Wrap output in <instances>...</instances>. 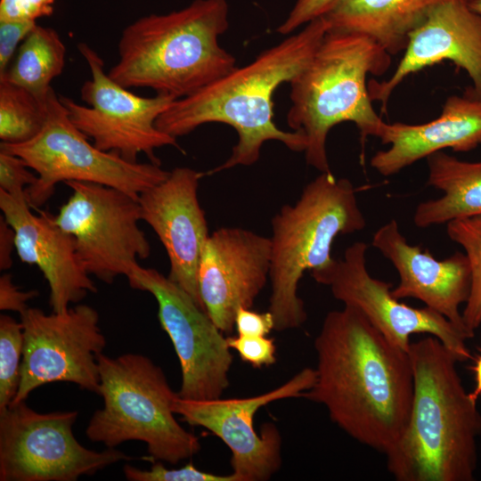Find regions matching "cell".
Segmentation results:
<instances>
[{
    "label": "cell",
    "mask_w": 481,
    "mask_h": 481,
    "mask_svg": "<svg viewBox=\"0 0 481 481\" xmlns=\"http://www.w3.org/2000/svg\"><path fill=\"white\" fill-rule=\"evenodd\" d=\"M0 208L14 230L20 261L37 265L47 281L53 312H64L97 291L77 257L73 237L55 223L54 216L33 214L25 191L9 194L0 190Z\"/></svg>",
    "instance_id": "d6986e66"
},
{
    "label": "cell",
    "mask_w": 481,
    "mask_h": 481,
    "mask_svg": "<svg viewBox=\"0 0 481 481\" xmlns=\"http://www.w3.org/2000/svg\"><path fill=\"white\" fill-rule=\"evenodd\" d=\"M99 395L103 407L91 417L86 435L107 448L128 441L143 442L155 461L176 464L200 451V439L175 417L179 396L163 370L149 357L125 354L98 356Z\"/></svg>",
    "instance_id": "52a82bcc"
},
{
    "label": "cell",
    "mask_w": 481,
    "mask_h": 481,
    "mask_svg": "<svg viewBox=\"0 0 481 481\" xmlns=\"http://www.w3.org/2000/svg\"><path fill=\"white\" fill-rule=\"evenodd\" d=\"M338 0H296L289 15L277 28V32L289 35L302 25L324 16Z\"/></svg>",
    "instance_id": "1f68e13d"
},
{
    "label": "cell",
    "mask_w": 481,
    "mask_h": 481,
    "mask_svg": "<svg viewBox=\"0 0 481 481\" xmlns=\"http://www.w3.org/2000/svg\"><path fill=\"white\" fill-rule=\"evenodd\" d=\"M30 167L19 156L0 149V190L17 194L37 180Z\"/></svg>",
    "instance_id": "f546056e"
},
{
    "label": "cell",
    "mask_w": 481,
    "mask_h": 481,
    "mask_svg": "<svg viewBox=\"0 0 481 481\" xmlns=\"http://www.w3.org/2000/svg\"><path fill=\"white\" fill-rule=\"evenodd\" d=\"M443 61H451L464 69L473 83L470 90L481 97V13L466 0L438 5L410 34L404 56L392 76L368 84L371 100L379 102L384 111L392 93L405 77Z\"/></svg>",
    "instance_id": "ac0fdd59"
},
{
    "label": "cell",
    "mask_w": 481,
    "mask_h": 481,
    "mask_svg": "<svg viewBox=\"0 0 481 481\" xmlns=\"http://www.w3.org/2000/svg\"><path fill=\"white\" fill-rule=\"evenodd\" d=\"M66 47L57 31L37 24L0 80L23 87L45 101L51 82L63 71Z\"/></svg>",
    "instance_id": "cb8c5ba5"
},
{
    "label": "cell",
    "mask_w": 481,
    "mask_h": 481,
    "mask_svg": "<svg viewBox=\"0 0 481 481\" xmlns=\"http://www.w3.org/2000/svg\"><path fill=\"white\" fill-rule=\"evenodd\" d=\"M330 29L324 16L262 53L200 91L175 100L157 118L160 131L177 138L208 123L233 127L238 142L231 156L206 175L236 166H251L263 144L279 141L293 151H305L307 139L300 131H284L273 122V95L309 62Z\"/></svg>",
    "instance_id": "7a4b0ae2"
},
{
    "label": "cell",
    "mask_w": 481,
    "mask_h": 481,
    "mask_svg": "<svg viewBox=\"0 0 481 481\" xmlns=\"http://www.w3.org/2000/svg\"><path fill=\"white\" fill-rule=\"evenodd\" d=\"M378 138L389 147L377 151L371 166L383 176L444 149L472 151L481 145V97L468 87L462 94L447 97L436 118L417 125L384 122Z\"/></svg>",
    "instance_id": "44dd1931"
},
{
    "label": "cell",
    "mask_w": 481,
    "mask_h": 481,
    "mask_svg": "<svg viewBox=\"0 0 481 481\" xmlns=\"http://www.w3.org/2000/svg\"><path fill=\"white\" fill-rule=\"evenodd\" d=\"M55 0H0V20H32L49 17Z\"/></svg>",
    "instance_id": "d6a6232c"
},
{
    "label": "cell",
    "mask_w": 481,
    "mask_h": 481,
    "mask_svg": "<svg viewBox=\"0 0 481 481\" xmlns=\"http://www.w3.org/2000/svg\"><path fill=\"white\" fill-rule=\"evenodd\" d=\"M316 379L303 397L359 443L386 453L411 412L409 353L389 342L356 307L329 312L314 339Z\"/></svg>",
    "instance_id": "6da1fadb"
},
{
    "label": "cell",
    "mask_w": 481,
    "mask_h": 481,
    "mask_svg": "<svg viewBox=\"0 0 481 481\" xmlns=\"http://www.w3.org/2000/svg\"><path fill=\"white\" fill-rule=\"evenodd\" d=\"M446 232L452 241L463 248L469 263L470 292L462 318L474 336L481 326V216L452 220L446 224Z\"/></svg>",
    "instance_id": "484cf974"
},
{
    "label": "cell",
    "mask_w": 481,
    "mask_h": 481,
    "mask_svg": "<svg viewBox=\"0 0 481 481\" xmlns=\"http://www.w3.org/2000/svg\"><path fill=\"white\" fill-rule=\"evenodd\" d=\"M227 344L238 353L242 361L255 368L270 366L276 363V346L272 338L238 334L235 337H227Z\"/></svg>",
    "instance_id": "f1b7e54d"
},
{
    "label": "cell",
    "mask_w": 481,
    "mask_h": 481,
    "mask_svg": "<svg viewBox=\"0 0 481 481\" xmlns=\"http://www.w3.org/2000/svg\"><path fill=\"white\" fill-rule=\"evenodd\" d=\"M235 330L239 335L267 336L274 330L273 317L269 311L258 313L241 307L235 316Z\"/></svg>",
    "instance_id": "836d02e7"
},
{
    "label": "cell",
    "mask_w": 481,
    "mask_h": 481,
    "mask_svg": "<svg viewBox=\"0 0 481 481\" xmlns=\"http://www.w3.org/2000/svg\"><path fill=\"white\" fill-rule=\"evenodd\" d=\"M472 370L475 373L476 384L469 395L474 401L477 402L478 397L481 395V355L477 358Z\"/></svg>",
    "instance_id": "8d00e7d4"
},
{
    "label": "cell",
    "mask_w": 481,
    "mask_h": 481,
    "mask_svg": "<svg viewBox=\"0 0 481 481\" xmlns=\"http://www.w3.org/2000/svg\"><path fill=\"white\" fill-rule=\"evenodd\" d=\"M226 0H194L180 10L138 18L122 31L109 76L126 88L144 87L175 100L236 68L218 38L229 27Z\"/></svg>",
    "instance_id": "277c9868"
},
{
    "label": "cell",
    "mask_w": 481,
    "mask_h": 481,
    "mask_svg": "<svg viewBox=\"0 0 481 481\" xmlns=\"http://www.w3.org/2000/svg\"><path fill=\"white\" fill-rule=\"evenodd\" d=\"M203 175L190 167H175L164 181L142 192L138 202L142 220L155 232L167 252V277L205 310L198 282L200 260L209 236L198 197Z\"/></svg>",
    "instance_id": "e0dca14e"
},
{
    "label": "cell",
    "mask_w": 481,
    "mask_h": 481,
    "mask_svg": "<svg viewBox=\"0 0 481 481\" xmlns=\"http://www.w3.org/2000/svg\"><path fill=\"white\" fill-rule=\"evenodd\" d=\"M366 225L355 189L346 178L321 173L308 183L294 204L272 219L271 296L268 311L278 331L297 329L307 319L298 283L306 271L329 265L337 236Z\"/></svg>",
    "instance_id": "8992f818"
},
{
    "label": "cell",
    "mask_w": 481,
    "mask_h": 481,
    "mask_svg": "<svg viewBox=\"0 0 481 481\" xmlns=\"http://www.w3.org/2000/svg\"><path fill=\"white\" fill-rule=\"evenodd\" d=\"M426 159L427 185L442 191L444 195L420 203L413 215L414 224L427 228L481 216V161L461 160L442 151Z\"/></svg>",
    "instance_id": "603a6c76"
},
{
    "label": "cell",
    "mask_w": 481,
    "mask_h": 481,
    "mask_svg": "<svg viewBox=\"0 0 481 481\" xmlns=\"http://www.w3.org/2000/svg\"><path fill=\"white\" fill-rule=\"evenodd\" d=\"M72 194L54 216L55 223L75 241L77 257L89 275L111 284L119 275L130 276L151 254L139 227L138 199L95 183H64Z\"/></svg>",
    "instance_id": "8fae6325"
},
{
    "label": "cell",
    "mask_w": 481,
    "mask_h": 481,
    "mask_svg": "<svg viewBox=\"0 0 481 481\" xmlns=\"http://www.w3.org/2000/svg\"><path fill=\"white\" fill-rule=\"evenodd\" d=\"M315 379V369L307 367L264 394L213 400H188L178 396L173 411L188 424L205 428L224 442L231 452L232 473L240 481H265L281 468V436L271 422L265 423L258 434L254 427V417L260 408L270 403L303 396Z\"/></svg>",
    "instance_id": "9a60e30c"
},
{
    "label": "cell",
    "mask_w": 481,
    "mask_h": 481,
    "mask_svg": "<svg viewBox=\"0 0 481 481\" xmlns=\"http://www.w3.org/2000/svg\"><path fill=\"white\" fill-rule=\"evenodd\" d=\"M469 4L475 12L481 13V0H469Z\"/></svg>",
    "instance_id": "74e56055"
},
{
    "label": "cell",
    "mask_w": 481,
    "mask_h": 481,
    "mask_svg": "<svg viewBox=\"0 0 481 481\" xmlns=\"http://www.w3.org/2000/svg\"><path fill=\"white\" fill-rule=\"evenodd\" d=\"M77 412H38L26 401L0 412L1 481H76L131 457L115 448L97 452L73 434Z\"/></svg>",
    "instance_id": "9c48e42d"
},
{
    "label": "cell",
    "mask_w": 481,
    "mask_h": 481,
    "mask_svg": "<svg viewBox=\"0 0 481 481\" xmlns=\"http://www.w3.org/2000/svg\"><path fill=\"white\" fill-rule=\"evenodd\" d=\"M38 296L37 290L22 291L12 281L9 273L0 277V309L13 311L20 315L29 308L28 302Z\"/></svg>",
    "instance_id": "e575fe53"
},
{
    "label": "cell",
    "mask_w": 481,
    "mask_h": 481,
    "mask_svg": "<svg viewBox=\"0 0 481 481\" xmlns=\"http://www.w3.org/2000/svg\"><path fill=\"white\" fill-rule=\"evenodd\" d=\"M123 473L130 481H240L233 473L216 475L200 470L192 463L178 469H167L163 463L155 462L148 469L125 464Z\"/></svg>",
    "instance_id": "83f0119b"
},
{
    "label": "cell",
    "mask_w": 481,
    "mask_h": 481,
    "mask_svg": "<svg viewBox=\"0 0 481 481\" xmlns=\"http://www.w3.org/2000/svg\"><path fill=\"white\" fill-rule=\"evenodd\" d=\"M391 54L370 37L329 29L309 62L289 82L291 107L287 123L307 139L306 163L331 172L327 154L330 130L352 122L362 140L378 137L384 121L372 106L366 78L381 76Z\"/></svg>",
    "instance_id": "5b68a950"
},
{
    "label": "cell",
    "mask_w": 481,
    "mask_h": 481,
    "mask_svg": "<svg viewBox=\"0 0 481 481\" xmlns=\"http://www.w3.org/2000/svg\"><path fill=\"white\" fill-rule=\"evenodd\" d=\"M46 118L45 100L0 80L1 143L20 144L34 139L44 128Z\"/></svg>",
    "instance_id": "d4e9b609"
},
{
    "label": "cell",
    "mask_w": 481,
    "mask_h": 481,
    "mask_svg": "<svg viewBox=\"0 0 481 481\" xmlns=\"http://www.w3.org/2000/svg\"><path fill=\"white\" fill-rule=\"evenodd\" d=\"M91 73L80 89L85 104L59 95L70 121L98 149L113 152L130 162L140 154L160 164L155 151L164 146L179 148L176 138L156 126L157 118L175 100L156 94L143 97L114 81L104 69V61L91 46L77 45Z\"/></svg>",
    "instance_id": "30bf717a"
},
{
    "label": "cell",
    "mask_w": 481,
    "mask_h": 481,
    "mask_svg": "<svg viewBox=\"0 0 481 481\" xmlns=\"http://www.w3.org/2000/svg\"><path fill=\"white\" fill-rule=\"evenodd\" d=\"M24 335L21 322L0 315V412L13 401L20 380Z\"/></svg>",
    "instance_id": "4316f807"
},
{
    "label": "cell",
    "mask_w": 481,
    "mask_h": 481,
    "mask_svg": "<svg viewBox=\"0 0 481 481\" xmlns=\"http://www.w3.org/2000/svg\"><path fill=\"white\" fill-rule=\"evenodd\" d=\"M45 126L34 139L20 144H0L1 150L20 157L37 174V182L25 189L30 208L43 206L60 182L100 183L138 199L168 176L170 171L160 164L130 162L90 143L70 121L53 87L45 98Z\"/></svg>",
    "instance_id": "ba28073f"
},
{
    "label": "cell",
    "mask_w": 481,
    "mask_h": 481,
    "mask_svg": "<svg viewBox=\"0 0 481 481\" xmlns=\"http://www.w3.org/2000/svg\"><path fill=\"white\" fill-rule=\"evenodd\" d=\"M410 415L385 453L397 481H472L477 465L481 412L465 390L456 356L436 337L412 342Z\"/></svg>",
    "instance_id": "3957f363"
},
{
    "label": "cell",
    "mask_w": 481,
    "mask_h": 481,
    "mask_svg": "<svg viewBox=\"0 0 481 481\" xmlns=\"http://www.w3.org/2000/svg\"><path fill=\"white\" fill-rule=\"evenodd\" d=\"M368 246L356 241L347 247L342 259L311 271L320 284L329 286L333 297L358 308L393 345L409 352L410 337L425 333L438 338L458 359H472L468 337L447 318L425 306L416 308L400 302L391 292L392 284L375 279L366 267Z\"/></svg>",
    "instance_id": "5bb4252c"
},
{
    "label": "cell",
    "mask_w": 481,
    "mask_h": 481,
    "mask_svg": "<svg viewBox=\"0 0 481 481\" xmlns=\"http://www.w3.org/2000/svg\"><path fill=\"white\" fill-rule=\"evenodd\" d=\"M372 246L387 258L399 274V283L392 295L412 298L447 318L468 338L474 336L466 328L460 306L470 292L471 273L465 253L455 252L437 260L428 250L408 243L395 219L380 226L373 234Z\"/></svg>",
    "instance_id": "ffe728a7"
},
{
    "label": "cell",
    "mask_w": 481,
    "mask_h": 481,
    "mask_svg": "<svg viewBox=\"0 0 481 481\" xmlns=\"http://www.w3.org/2000/svg\"><path fill=\"white\" fill-rule=\"evenodd\" d=\"M99 321L98 312L85 304L51 314L29 307L20 315L23 356L19 388L11 404L26 401L36 388L56 381L99 395L98 356L106 346Z\"/></svg>",
    "instance_id": "7c38bea8"
},
{
    "label": "cell",
    "mask_w": 481,
    "mask_h": 481,
    "mask_svg": "<svg viewBox=\"0 0 481 481\" xmlns=\"http://www.w3.org/2000/svg\"><path fill=\"white\" fill-rule=\"evenodd\" d=\"M271 239L240 227H221L209 234L198 270L205 310L224 333L235 329L241 308H251L271 268Z\"/></svg>",
    "instance_id": "2e32d148"
},
{
    "label": "cell",
    "mask_w": 481,
    "mask_h": 481,
    "mask_svg": "<svg viewBox=\"0 0 481 481\" xmlns=\"http://www.w3.org/2000/svg\"><path fill=\"white\" fill-rule=\"evenodd\" d=\"M15 232L4 216L0 218V269L8 270L12 264V251L15 249Z\"/></svg>",
    "instance_id": "d590c367"
},
{
    "label": "cell",
    "mask_w": 481,
    "mask_h": 481,
    "mask_svg": "<svg viewBox=\"0 0 481 481\" xmlns=\"http://www.w3.org/2000/svg\"><path fill=\"white\" fill-rule=\"evenodd\" d=\"M127 280L133 289L150 292L157 300L159 323L180 363L178 395L188 400L221 398L229 386L233 361L224 333L181 287L158 270L138 264Z\"/></svg>",
    "instance_id": "4fadbf2b"
},
{
    "label": "cell",
    "mask_w": 481,
    "mask_h": 481,
    "mask_svg": "<svg viewBox=\"0 0 481 481\" xmlns=\"http://www.w3.org/2000/svg\"><path fill=\"white\" fill-rule=\"evenodd\" d=\"M448 1L338 0L324 17L330 29L364 34L395 55L405 50L410 34L429 13Z\"/></svg>",
    "instance_id": "7402d4cb"
},
{
    "label": "cell",
    "mask_w": 481,
    "mask_h": 481,
    "mask_svg": "<svg viewBox=\"0 0 481 481\" xmlns=\"http://www.w3.org/2000/svg\"><path fill=\"white\" fill-rule=\"evenodd\" d=\"M36 25L32 20H0V75L6 71L19 46Z\"/></svg>",
    "instance_id": "4dcf8cb0"
}]
</instances>
